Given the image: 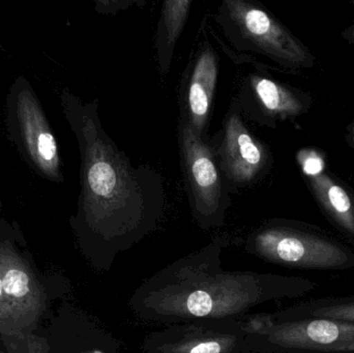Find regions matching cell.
<instances>
[{
    "mask_svg": "<svg viewBox=\"0 0 354 353\" xmlns=\"http://www.w3.org/2000/svg\"><path fill=\"white\" fill-rule=\"evenodd\" d=\"M59 97L81 159V191L71 227L91 267L108 273L118 255L161 224L163 180L149 166L134 167L116 146L102 126L97 99L84 103L68 88Z\"/></svg>",
    "mask_w": 354,
    "mask_h": 353,
    "instance_id": "cell-1",
    "label": "cell"
},
{
    "mask_svg": "<svg viewBox=\"0 0 354 353\" xmlns=\"http://www.w3.org/2000/svg\"><path fill=\"white\" fill-rule=\"evenodd\" d=\"M225 246L216 238L153 274L131 296L133 314L166 325L239 319L259 305L303 298L316 289L315 282L303 277L226 271Z\"/></svg>",
    "mask_w": 354,
    "mask_h": 353,
    "instance_id": "cell-2",
    "label": "cell"
},
{
    "mask_svg": "<svg viewBox=\"0 0 354 353\" xmlns=\"http://www.w3.org/2000/svg\"><path fill=\"white\" fill-rule=\"evenodd\" d=\"M245 251L272 265L301 271H353L354 249L324 232L270 221L248 236Z\"/></svg>",
    "mask_w": 354,
    "mask_h": 353,
    "instance_id": "cell-3",
    "label": "cell"
},
{
    "mask_svg": "<svg viewBox=\"0 0 354 353\" xmlns=\"http://www.w3.org/2000/svg\"><path fill=\"white\" fill-rule=\"evenodd\" d=\"M243 353H354V323L328 318L279 319L272 313L241 317Z\"/></svg>",
    "mask_w": 354,
    "mask_h": 353,
    "instance_id": "cell-4",
    "label": "cell"
},
{
    "mask_svg": "<svg viewBox=\"0 0 354 353\" xmlns=\"http://www.w3.org/2000/svg\"><path fill=\"white\" fill-rule=\"evenodd\" d=\"M8 136L21 157L44 180L64 182L59 147L45 110L25 77H17L6 101Z\"/></svg>",
    "mask_w": 354,
    "mask_h": 353,
    "instance_id": "cell-5",
    "label": "cell"
},
{
    "mask_svg": "<svg viewBox=\"0 0 354 353\" xmlns=\"http://www.w3.org/2000/svg\"><path fill=\"white\" fill-rule=\"evenodd\" d=\"M220 23L236 47L264 54L285 66H310L313 58L307 48L272 15L243 0H225Z\"/></svg>",
    "mask_w": 354,
    "mask_h": 353,
    "instance_id": "cell-6",
    "label": "cell"
},
{
    "mask_svg": "<svg viewBox=\"0 0 354 353\" xmlns=\"http://www.w3.org/2000/svg\"><path fill=\"white\" fill-rule=\"evenodd\" d=\"M179 145L194 219L204 230L222 227L230 207V197L216 151L181 120Z\"/></svg>",
    "mask_w": 354,
    "mask_h": 353,
    "instance_id": "cell-7",
    "label": "cell"
},
{
    "mask_svg": "<svg viewBox=\"0 0 354 353\" xmlns=\"http://www.w3.org/2000/svg\"><path fill=\"white\" fill-rule=\"evenodd\" d=\"M245 338L241 319L176 323L149 333L140 353H243Z\"/></svg>",
    "mask_w": 354,
    "mask_h": 353,
    "instance_id": "cell-8",
    "label": "cell"
},
{
    "mask_svg": "<svg viewBox=\"0 0 354 353\" xmlns=\"http://www.w3.org/2000/svg\"><path fill=\"white\" fill-rule=\"evenodd\" d=\"M17 231L0 221V282L19 323L33 334L47 311V296L16 245Z\"/></svg>",
    "mask_w": 354,
    "mask_h": 353,
    "instance_id": "cell-9",
    "label": "cell"
},
{
    "mask_svg": "<svg viewBox=\"0 0 354 353\" xmlns=\"http://www.w3.org/2000/svg\"><path fill=\"white\" fill-rule=\"evenodd\" d=\"M241 104H233L225 118L223 138L216 151L225 178L235 186L252 184L268 161V151L241 120Z\"/></svg>",
    "mask_w": 354,
    "mask_h": 353,
    "instance_id": "cell-10",
    "label": "cell"
},
{
    "mask_svg": "<svg viewBox=\"0 0 354 353\" xmlns=\"http://www.w3.org/2000/svg\"><path fill=\"white\" fill-rule=\"evenodd\" d=\"M218 78V57L204 43L187 68L180 89L181 122L205 140Z\"/></svg>",
    "mask_w": 354,
    "mask_h": 353,
    "instance_id": "cell-11",
    "label": "cell"
},
{
    "mask_svg": "<svg viewBox=\"0 0 354 353\" xmlns=\"http://www.w3.org/2000/svg\"><path fill=\"white\" fill-rule=\"evenodd\" d=\"M52 335L49 353H126L108 330L71 306L56 317Z\"/></svg>",
    "mask_w": 354,
    "mask_h": 353,
    "instance_id": "cell-12",
    "label": "cell"
},
{
    "mask_svg": "<svg viewBox=\"0 0 354 353\" xmlns=\"http://www.w3.org/2000/svg\"><path fill=\"white\" fill-rule=\"evenodd\" d=\"M309 182L314 196L324 213L354 242V202L351 195L324 173L310 176Z\"/></svg>",
    "mask_w": 354,
    "mask_h": 353,
    "instance_id": "cell-13",
    "label": "cell"
},
{
    "mask_svg": "<svg viewBox=\"0 0 354 353\" xmlns=\"http://www.w3.org/2000/svg\"><path fill=\"white\" fill-rule=\"evenodd\" d=\"M245 88L250 89L260 110L270 117H295L305 110L292 91L266 77L251 75L245 81Z\"/></svg>",
    "mask_w": 354,
    "mask_h": 353,
    "instance_id": "cell-14",
    "label": "cell"
},
{
    "mask_svg": "<svg viewBox=\"0 0 354 353\" xmlns=\"http://www.w3.org/2000/svg\"><path fill=\"white\" fill-rule=\"evenodd\" d=\"M191 4V0H168L162 6L156 48L163 76L171 66L174 49L187 22Z\"/></svg>",
    "mask_w": 354,
    "mask_h": 353,
    "instance_id": "cell-15",
    "label": "cell"
},
{
    "mask_svg": "<svg viewBox=\"0 0 354 353\" xmlns=\"http://www.w3.org/2000/svg\"><path fill=\"white\" fill-rule=\"evenodd\" d=\"M272 315L279 319L328 318L354 323V294L311 298Z\"/></svg>",
    "mask_w": 354,
    "mask_h": 353,
    "instance_id": "cell-16",
    "label": "cell"
},
{
    "mask_svg": "<svg viewBox=\"0 0 354 353\" xmlns=\"http://www.w3.org/2000/svg\"><path fill=\"white\" fill-rule=\"evenodd\" d=\"M0 340L10 353H49L47 338L28 333L8 304L0 282Z\"/></svg>",
    "mask_w": 354,
    "mask_h": 353,
    "instance_id": "cell-17",
    "label": "cell"
},
{
    "mask_svg": "<svg viewBox=\"0 0 354 353\" xmlns=\"http://www.w3.org/2000/svg\"><path fill=\"white\" fill-rule=\"evenodd\" d=\"M299 162H301V167L304 172L308 176H315L322 173L324 169V161L319 155L315 153H310V151H301L299 155Z\"/></svg>",
    "mask_w": 354,
    "mask_h": 353,
    "instance_id": "cell-18",
    "label": "cell"
},
{
    "mask_svg": "<svg viewBox=\"0 0 354 353\" xmlns=\"http://www.w3.org/2000/svg\"><path fill=\"white\" fill-rule=\"evenodd\" d=\"M343 35H344L345 39H346L347 41L354 44V25H353L351 27H349V28L347 29L344 33H343Z\"/></svg>",
    "mask_w": 354,
    "mask_h": 353,
    "instance_id": "cell-19",
    "label": "cell"
},
{
    "mask_svg": "<svg viewBox=\"0 0 354 353\" xmlns=\"http://www.w3.org/2000/svg\"><path fill=\"white\" fill-rule=\"evenodd\" d=\"M351 142H353V144L354 145V124H353V126H351Z\"/></svg>",
    "mask_w": 354,
    "mask_h": 353,
    "instance_id": "cell-20",
    "label": "cell"
},
{
    "mask_svg": "<svg viewBox=\"0 0 354 353\" xmlns=\"http://www.w3.org/2000/svg\"><path fill=\"white\" fill-rule=\"evenodd\" d=\"M0 353H4V352H0Z\"/></svg>",
    "mask_w": 354,
    "mask_h": 353,
    "instance_id": "cell-21",
    "label": "cell"
}]
</instances>
